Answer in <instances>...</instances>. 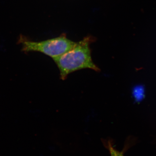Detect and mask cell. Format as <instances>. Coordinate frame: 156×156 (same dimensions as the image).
I'll use <instances>...</instances> for the list:
<instances>
[{
	"label": "cell",
	"instance_id": "1",
	"mask_svg": "<svg viewBox=\"0 0 156 156\" xmlns=\"http://www.w3.org/2000/svg\"><path fill=\"white\" fill-rule=\"evenodd\" d=\"M90 42V38H85L77 42L70 50L53 58L59 69L62 80H65L71 73L84 69L100 71V69L92 61Z\"/></svg>",
	"mask_w": 156,
	"mask_h": 156
},
{
	"label": "cell",
	"instance_id": "2",
	"mask_svg": "<svg viewBox=\"0 0 156 156\" xmlns=\"http://www.w3.org/2000/svg\"><path fill=\"white\" fill-rule=\"evenodd\" d=\"M20 43L24 52H41L54 58L61 56L73 48L77 42L71 41L65 36L58 37L40 42L32 41L20 38Z\"/></svg>",
	"mask_w": 156,
	"mask_h": 156
},
{
	"label": "cell",
	"instance_id": "3",
	"mask_svg": "<svg viewBox=\"0 0 156 156\" xmlns=\"http://www.w3.org/2000/svg\"><path fill=\"white\" fill-rule=\"evenodd\" d=\"M145 88L143 85L135 86L132 89V96L136 102L142 101L145 96Z\"/></svg>",
	"mask_w": 156,
	"mask_h": 156
},
{
	"label": "cell",
	"instance_id": "4",
	"mask_svg": "<svg viewBox=\"0 0 156 156\" xmlns=\"http://www.w3.org/2000/svg\"><path fill=\"white\" fill-rule=\"evenodd\" d=\"M109 150L111 156H124L122 153L117 151L115 149L112 147V145L109 146Z\"/></svg>",
	"mask_w": 156,
	"mask_h": 156
}]
</instances>
